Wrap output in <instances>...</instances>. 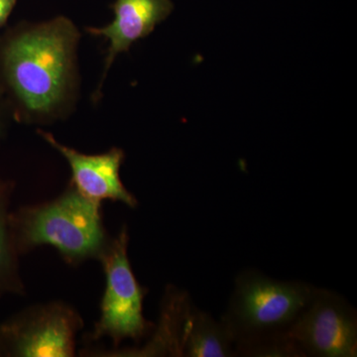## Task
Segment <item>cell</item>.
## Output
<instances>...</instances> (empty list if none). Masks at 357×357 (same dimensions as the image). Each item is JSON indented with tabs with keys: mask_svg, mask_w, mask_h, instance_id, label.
Returning <instances> with one entry per match:
<instances>
[{
	"mask_svg": "<svg viewBox=\"0 0 357 357\" xmlns=\"http://www.w3.org/2000/svg\"><path fill=\"white\" fill-rule=\"evenodd\" d=\"M284 337L305 356L356 357V310L340 294L318 288Z\"/></svg>",
	"mask_w": 357,
	"mask_h": 357,
	"instance_id": "cell-6",
	"label": "cell"
},
{
	"mask_svg": "<svg viewBox=\"0 0 357 357\" xmlns=\"http://www.w3.org/2000/svg\"><path fill=\"white\" fill-rule=\"evenodd\" d=\"M183 356L234 357L236 344L227 326L210 312L192 306L185 323Z\"/></svg>",
	"mask_w": 357,
	"mask_h": 357,
	"instance_id": "cell-9",
	"label": "cell"
},
{
	"mask_svg": "<svg viewBox=\"0 0 357 357\" xmlns=\"http://www.w3.org/2000/svg\"><path fill=\"white\" fill-rule=\"evenodd\" d=\"M128 243V230L124 225L98 258L107 285L100 304V318L89 335L91 340L109 337L116 347L126 340L139 342L154 328L153 324L143 316V301L148 289L140 285L133 273Z\"/></svg>",
	"mask_w": 357,
	"mask_h": 357,
	"instance_id": "cell-4",
	"label": "cell"
},
{
	"mask_svg": "<svg viewBox=\"0 0 357 357\" xmlns=\"http://www.w3.org/2000/svg\"><path fill=\"white\" fill-rule=\"evenodd\" d=\"M18 0H0V28L6 25Z\"/></svg>",
	"mask_w": 357,
	"mask_h": 357,
	"instance_id": "cell-13",
	"label": "cell"
},
{
	"mask_svg": "<svg viewBox=\"0 0 357 357\" xmlns=\"http://www.w3.org/2000/svg\"><path fill=\"white\" fill-rule=\"evenodd\" d=\"M318 287L303 281L271 278L255 269L243 270L220 321L237 347L281 337L309 304Z\"/></svg>",
	"mask_w": 357,
	"mask_h": 357,
	"instance_id": "cell-3",
	"label": "cell"
},
{
	"mask_svg": "<svg viewBox=\"0 0 357 357\" xmlns=\"http://www.w3.org/2000/svg\"><path fill=\"white\" fill-rule=\"evenodd\" d=\"M13 189V182L0 178V296L24 292L18 271V255L9 230L8 206Z\"/></svg>",
	"mask_w": 357,
	"mask_h": 357,
	"instance_id": "cell-10",
	"label": "cell"
},
{
	"mask_svg": "<svg viewBox=\"0 0 357 357\" xmlns=\"http://www.w3.org/2000/svg\"><path fill=\"white\" fill-rule=\"evenodd\" d=\"M37 133L67 160L72 172L70 185L79 194L98 204L110 199L129 208L138 206L137 199L121 181V168L126 153L121 148L112 147L102 154H84L59 142L52 133L40 129Z\"/></svg>",
	"mask_w": 357,
	"mask_h": 357,
	"instance_id": "cell-7",
	"label": "cell"
},
{
	"mask_svg": "<svg viewBox=\"0 0 357 357\" xmlns=\"http://www.w3.org/2000/svg\"><path fill=\"white\" fill-rule=\"evenodd\" d=\"M114 20L102 27H86L91 36L109 42L103 65V76L95 98L98 96L107 72L117 56L130 50L136 42L146 38L160 23L173 13L172 0H115L112 4Z\"/></svg>",
	"mask_w": 357,
	"mask_h": 357,
	"instance_id": "cell-8",
	"label": "cell"
},
{
	"mask_svg": "<svg viewBox=\"0 0 357 357\" xmlns=\"http://www.w3.org/2000/svg\"><path fill=\"white\" fill-rule=\"evenodd\" d=\"M83 326L79 312L63 302L28 307L0 325V356H74Z\"/></svg>",
	"mask_w": 357,
	"mask_h": 357,
	"instance_id": "cell-5",
	"label": "cell"
},
{
	"mask_svg": "<svg viewBox=\"0 0 357 357\" xmlns=\"http://www.w3.org/2000/svg\"><path fill=\"white\" fill-rule=\"evenodd\" d=\"M236 356L250 357H305L302 351L284 335L268 338L244 347H237Z\"/></svg>",
	"mask_w": 357,
	"mask_h": 357,
	"instance_id": "cell-11",
	"label": "cell"
},
{
	"mask_svg": "<svg viewBox=\"0 0 357 357\" xmlns=\"http://www.w3.org/2000/svg\"><path fill=\"white\" fill-rule=\"evenodd\" d=\"M10 119H13V115H11L10 109H9L6 98H4L1 91H0V139L6 134Z\"/></svg>",
	"mask_w": 357,
	"mask_h": 357,
	"instance_id": "cell-12",
	"label": "cell"
},
{
	"mask_svg": "<svg viewBox=\"0 0 357 357\" xmlns=\"http://www.w3.org/2000/svg\"><path fill=\"white\" fill-rule=\"evenodd\" d=\"M8 220L17 255L51 245L66 262L77 265L91 258L98 259L110 241L100 204L86 198L72 185L54 201L9 213Z\"/></svg>",
	"mask_w": 357,
	"mask_h": 357,
	"instance_id": "cell-2",
	"label": "cell"
},
{
	"mask_svg": "<svg viewBox=\"0 0 357 357\" xmlns=\"http://www.w3.org/2000/svg\"><path fill=\"white\" fill-rule=\"evenodd\" d=\"M81 32L65 16L20 22L0 36V91L14 121L46 126L63 121L79 93Z\"/></svg>",
	"mask_w": 357,
	"mask_h": 357,
	"instance_id": "cell-1",
	"label": "cell"
}]
</instances>
